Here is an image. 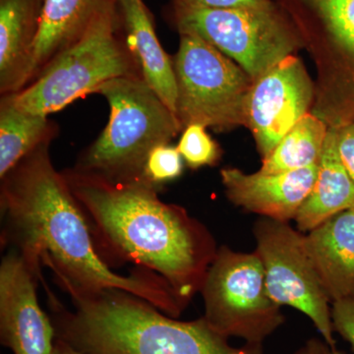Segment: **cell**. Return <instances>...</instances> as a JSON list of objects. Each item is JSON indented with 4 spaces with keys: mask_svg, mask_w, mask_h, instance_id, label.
Listing matches in <instances>:
<instances>
[{
    "mask_svg": "<svg viewBox=\"0 0 354 354\" xmlns=\"http://www.w3.org/2000/svg\"><path fill=\"white\" fill-rule=\"evenodd\" d=\"M332 321L334 330L346 339L354 351V297L333 304Z\"/></svg>",
    "mask_w": 354,
    "mask_h": 354,
    "instance_id": "obj_23",
    "label": "cell"
},
{
    "mask_svg": "<svg viewBox=\"0 0 354 354\" xmlns=\"http://www.w3.org/2000/svg\"><path fill=\"white\" fill-rule=\"evenodd\" d=\"M201 293L205 320L223 337L247 344L263 342L285 323L281 306L268 295L257 253L221 246L209 266Z\"/></svg>",
    "mask_w": 354,
    "mask_h": 354,
    "instance_id": "obj_9",
    "label": "cell"
},
{
    "mask_svg": "<svg viewBox=\"0 0 354 354\" xmlns=\"http://www.w3.org/2000/svg\"><path fill=\"white\" fill-rule=\"evenodd\" d=\"M177 87L176 118L192 124L227 131L246 125V101L254 81L204 39L180 35L174 62Z\"/></svg>",
    "mask_w": 354,
    "mask_h": 354,
    "instance_id": "obj_8",
    "label": "cell"
},
{
    "mask_svg": "<svg viewBox=\"0 0 354 354\" xmlns=\"http://www.w3.org/2000/svg\"><path fill=\"white\" fill-rule=\"evenodd\" d=\"M253 232L269 297L302 312L335 348L330 300L307 253L305 235L286 221L267 218L256 221Z\"/></svg>",
    "mask_w": 354,
    "mask_h": 354,
    "instance_id": "obj_10",
    "label": "cell"
},
{
    "mask_svg": "<svg viewBox=\"0 0 354 354\" xmlns=\"http://www.w3.org/2000/svg\"><path fill=\"white\" fill-rule=\"evenodd\" d=\"M62 174L106 264L156 272L188 302L201 292L218 250L201 221L162 202L160 187L149 181L113 183L74 169Z\"/></svg>",
    "mask_w": 354,
    "mask_h": 354,
    "instance_id": "obj_2",
    "label": "cell"
},
{
    "mask_svg": "<svg viewBox=\"0 0 354 354\" xmlns=\"http://www.w3.org/2000/svg\"><path fill=\"white\" fill-rule=\"evenodd\" d=\"M118 2L120 0H43L29 84L53 58L82 38L95 21L115 12Z\"/></svg>",
    "mask_w": 354,
    "mask_h": 354,
    "instance_id": "obj_14",
    "label": "cell"
},
{
    "mask_svg": "<svg viewBox=\"0 0 354 354\" xmlns=\"http://www.w3.org/2000/svg\"><path fill=\"white\" fill-rule=\"evenodd\" d=\"M186 165L192 169L213 167L218 164L221 156L220 146L199 124L184 128L176 147Z\"/></svg>",
    "mask_w": 354,
    "mask_h": 354,
    "instance_id": "obj_21",
    "label": "cell"
},
{
    "mask_svg": "<svg viewBox=\"0 0 354 354\" xmlns=\"http://www.w3.org/2000/svg\"><path fill=\"white\" fill-rule=\"evenodd\" d=\"M316 67L311 113L329 127L354 121V0H274Z\"/></svg>",
    "mask_w": 354,
    "mask_h": 354,
    "instance_id": "obj_5",
    "label": "cell"
},
{
    "mask_svg": "<svg viewBox=\"0 0 354 354\" xmlns=\"http://www.w3.org/2000/svg\"><path fill=\"white\" fill-rule=\"evenodd\" d=\"M180 35L204 39L257 80L281 60L304 48L290 18L274 3L234 9L176 4Z\"/></svg>",
    "mask_w": 354,
    "mask_h": 354,
    "instance_id": "obj_7",
    "label": "cell"
},
{
    "mask_svg": "<svg viewBox=\"0 0 354 354\" xmlns=\"http://www.w3.org/2000/svg\"><path fill=\"white\" fill-rule=\"evenodd\" d=\"M318 164L281 174H245L237 169L221 171L225 194L232 204L263 218L288 223L313 189Z\"/></svg>",
    "mask_w": 354,
    "mask_h": 354,
    "instance_id": "obj_13",
    "label": "cell"
},
{
    "mask_svg": "<svg viewBox=\"0 0 354 354\" xmlns=\"http://www.w3.org/2000/svg\"><path fill=\"white\" fill-rule=\"evenodd\" d=\"M118 21L116 11L102 16L27 87L3 97L20 111L48 116L79 97L95 94L108 81L142 75L134 53L116 35Z\"/></svg>",
    "mask_w": 354,
    "mask_h": 354,
    "instance_id": "obj_6",
    "label": "cell"
},
{
    "mask_svg": "<svg viewBox=\"0 0 354 354\" xmlns=\"http://www.w3.org/2000/svg\"><path fill=\"white\" fill-rule=\"evenodd\" d=\"M95 94L109 102V122L72 169L113 183L148 181L145 165L150 153L183 131L176 114L142 75L113 79Z\"/></svg>",
    "mask_w": 354,
    "mask_h": 354,
    "instance_id": "obj_4",
    "label": "cell"
},
{
    "mask_svg": "<svg viewBox=\"0 0 354 354\" xmlns=\"http://www.w3.org/2000/svg\"><path fill=\"white\" fill-rule=\"evenodd\" d=\"M315 81L297 55L281 60L254 81L246 101V125L262 158L311 113Z\"/></svg>",
    "mask_w": 354,
    "mask_h": 354,
    "instance_id": "obj_11",
    "label": "cell"
},
{
    "mask_svg": "<svg viewBox=\"0 0 354 354\" xmlns=\"http://www.w3.org/2000/svg\"><path fill=\"white\" fill-rule=\"evenodd\" d=\"M329 127L311 113L298 121L267 158L263 174H281L319 164Z\"/></svg>",
    "mask_w": 354,
    "mask_h": 354,
    "instance_id": "obj_20",
    "label": "cell"
},
{
    "mask_svg": "<svg viewBox=\"0 0 354 354\" xmlns=\"http://www.w3.org/2000/svg\"><path fill=\"white\" fill-rule=\"evenodd\" d=\"M55 130L46 115L25 113L2 95L0 102V178L46 141Z\"/></svg>",
    "mask_w": 354,
    "mask_h": 354,
    "instance_id": "obj_19",
    "label": "cell"
},
{
    "mask_svg": "<svg viewBox=\"0 0 354 354\" xmlns=\"http://www.w3.org/2000/svg\"><path fill=\"white\" fill-rule=\"evenodd\" d=\"M43 0H0V93L19 92L29 84L32 48Z\"/></svg>",
    "mask_w": 354,
    "mask_h": 354,
    "instance_id": "obj_16",
    "label": "cell"
},
{
    "mask_svg": "<svg viewBox=\"0 0 354 354\" xmlns=\"http://www.w3.org/2000/svg\"><path fill=\"white\" fill-rule=\"evenodd\" d=\"M305 246L330 302L353 298L354 208L310 230Z\"/></svg>",
    "mask_w": 354,
    "mask_h": 354,
    "instance_id": "obj_15",
    "label": "cell"
},
{
    "mask_svg": "<svg viewBox=\"0 0 354 354\" xmlns=\"http://www.w3.org/2000/svg\"><path fill=\"white\" fill-rule=\"evenodd\" d=\"M50 143L44 142L2 177V239L41 278V265L50 269L65 292L124 290L178 318L189 302L165 279L139 268L120 274L102 259L82 209L53 167Z\"/></svg>",
    "mask_w": 354,
    "mask_h": 354,
    "instance_id": "obj_1",
    "label": "cell"
},
{
    "mask_svg": "<svg viewBox=\"0 0 354 354\" xmlns=\"http://www.w3.org/2000/svg\"><path fill=\"white\" fill-rule=\"evenodd\" d=\"M46 291L55 337L79 354H264L262 344L230 346L204 317L178 321L127 291L70 290L73 309Z\"/></svg>",
    "mask_w": 354,
    "mask_h": 354,
    "instance_id": "obj_3",
    "label": "cell"
},
{
    "mask_svg": "<svg viewBox=\"0 0 354 354\" xmlns=\"http://www.w3.org/2000/svg\"><path fill=\"white\" fill-rule=\"evenodd\" d=\"M354 208V181L342 165L337 146V129L329 127L313 189L295 216L299 232H309L346 209Z\"/></svg>",
    "mask_w": 354,
    "mask_h": 354,
    "instance_id": "obj_17",
    "label": "cell"
},
{
    "mask_svg": "<svg viewBox=\"0 0 354 354\" xmlns=\"http://www.w3.org/2000/svg\"><path fill=\"white\" fill-rule=\"evenodd\" d=\"M128 32V46L142 75L172 113L176 114L177 87L174 62L158 41L142 0H120Z\"/></svg>",
    "mask_w": 354,
    "mask_h": 354,
    "instance_id": "obj_18",
    "label": "cell"
},
{
    "mask_svg": "<svg viewBox=\"0 0 354 354\" xmlns=\"http://www.w3.org/2000/svg\"><path fill=\"white\" fill-rule=\"evenodd\" d=\"M183 171V158L177 148L167 144L156 147L149 155L145 165V178L162 187V184L174 180Z\"/></svg>",
    "mask_w": 354,
    "mask_h": 354,
    "instance_id": "obj_22",
    "label": "cell"
},
{
    "mask_svg": "<svg viewBox=\"0 0 354 354\" xmlns=\"http://www.w3.org/2000/svg\"><path fill=\"white\" fill-rule=\"evenodd\" d=\"M272 0H176V4L208 9H234L271 3Z\"/></svg>",
    "mask_w": 354,
    "mask_h": 354,
    "instance_id": "obj_25",
    "label": "cell"
},
{
    "mask_svg": "<svg viewBox=\"0 0 354 354\" xmlns=\"http://www.w3.org/2000/svg\"><path fill=\"white\" fill-rule=\"evenodd\" d=\"M53 354H79L76 353L74 349L70 348L69 346H67L66 344H64V342L58 339L57 337H55V348H53Z\"/></svg>",
    "mask_w": 354,
    "mask_h": 354,
    "instance_id": "obj_27",
    "label": "cell"
},
{
    "mask_svg": "<svg viewBox=\"0 0 354 354\" xmlns=\"http://www.w3.org/2000/svg\"><path fill=\"white\" fill-rule=\"evenodd\" d=\"M295 354H344L337 348L329 346L324 339H310Z\"/></svg>",
    "mask_w": 354,
    "mask_h": 354,
    "instance_id": "obj_26",
    "label": "cell"
},
{
    "mask_svg": "<svg viewBox=\"0 0 354 354\" xmlns=\"http://www.w3.org/2000/svg\"><path fill=\"white\" fill-rule=\"evenodd\" d=\"M335 129L337 152L342 165L354 181V121Z\"/></svg>",
    "mask_w": 354,
    "mask_h": 354,
    "instance_id": "obj_24",
    "label": "cell"
},
{
    "mask_svg": "<svg viewBox=\"0 0 354 354\" xmlns=\"http://www.w3.org/2000/svg\"><path fill=\"white\" fill-rule=\"evenodd\" d=\"M41 277L11 249L0 265V341L13 354H53L55 330L39 304Z\"/></svg>",
    "mask_w": 354,
    "mask_h": 354,
    "instance_id": "obj_12",
    "label": "cell"
}]
</instances>
